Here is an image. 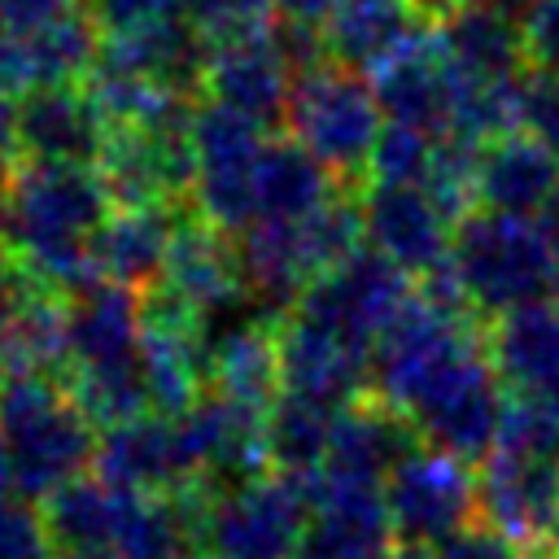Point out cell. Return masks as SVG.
Segmentation results:
<instances>
[{
	"mask_svg": "<svg viewBox=\"0 0 559 559\" xmlns=\"http://www.w3.org/2000/svg\"><path fill=\"white\" fill-rule=\"evenodd\" d=\"M52 533L44 511L31 507V498H4L0 502V559H57Z\"/></svg>",
	"mask_w": 559,
	"mask_h": 559,
	"instance_id": "74e56055",
	"label": "cell"
},
{
	"mask_svg": "<svg viewBox=\"0 0 559 559\" xmlns=\"http://www.w3.org/2000/svg\"><path fill=\"white\" fill-rule=\"evenodd\" d=\"M236 253H240L249 297H258L266 314H284L301 297V288L314 280L301 218H271V214L253 218L236 236Z\"/></svg>",
	"mask_w": 559,
	"mask_h": 559,
	"instance_id": "d4e9b609",
	"label": "cell"
},
{
	"mask_svg": "<svg viewBox=\"0 0 559 559\" xmlns=\"http://www.w3.org/2000/svg\"><path fill=\"white\" fill-rule=\"evenodd\" d=\"M411 293H415L411 275L393 258H384L376 245H362L341 266L314 275L288 310L345 336L358 349H371L380 328L406 306Z\"/></svg>",
	"mask_w": 559,
	"mask_h": 559,
	"instance_id": "52a82bcc",
	"label": "cell"
},
{
	"mask_svg": "<svg viewBox=\"0 0 559 559\" xmlns=\"http://www.w3.org/2000/svg\"><path fill=\"white\" fill-rule=\"evenodd\" d=\"M397 546L384 489L323 493L293 559H389Z\"/></svg>",
	"mask_w": 559,
	"mask_h": 559,
	"instance_id": "44dd1931",
	"label": "cell"
},
{
	"mask_svg": "<svg viewBox=\"0 0 559 559\" xmlns=\"http://www.w3.org/2000/svg\"><path fill=\"white\" fill-rule=\"evenodd\" d=\"M70 371V301L48 288H26V297L0 319V380Z\"/></svg>",
	"mask_w": 559,
	"mask_h": 559,
	"instance_id": "cb8c5ba5",
	"label": "cell"
},
{
	"mask_svg": "<svg viewBox=\"0 0 559 559\" xmlns=\"http://www.w3.org/2000/svg\"><path fill=\"white\" fill-rule=\"evenodd\" d=\"M162 284H170L201 314H218V310L240 306L249 297V284L240 271L236 236L214 227L205 214H197V205H183L175 236H170V249H166Z\"/></svg>",
	"mask_w": 559,
	"mask_h": 559,
	"instance_id": "4fadbf2b",
	"label": "cell"
},
{
	"mask_svg": "<svg viewBox=\"0 0 559 559\" xmlns=\"http://www.w3.org/2000/svg\"><path fill=\"white\" fill-rule=\"evenodd\" d=\"M485 328H489V319L450 314L415 288L371 345L367 393H376L393 411L411 415L485 341Z\"/></svg>",
	"mask_w": 559,
	"mask_h": 559,
	"instance_id": "3957f363",
	"label": "cell"
},
{
	"mask_svg": "<svg viewBox=\"0 0 559 559\" xmlns=\"http://www.w3.org/2000/svg\"><path fill=\"white\" fill-rule=\"evenodd\" d=\"M4 498H17V472H13V459H9V445L0 437V502Z\"/></svg>",
	"mask_w": 559,
	"mask_h": 559,
	"instance_id": "7dc6e473",
	"label": "cell"
},
{
	"mask_svg": "<svg viewBox=\"0 0 559 559\" xmlns=\"http://www.w3.org/2000/svg\"><path fill=\"white\" fill-rule=\"evenodd\" d=\"M524 44H528V66L537 70H559V0H537L524 17Z\"/></svg>",
	"mask_w": 559,
	"mask_h": 559,
	"instance_id": "60d3db41",
	"label": "cell"
},
{
	"mask_svg": "<svg viewBox=\"0 0 559 559\" xmlns=\"http://www.w3.org/2000/svg\"><path fill=\"white\" fill-rule=\"evenodd\" d=\"M214 4H218V0H175V9H179L183 17H192V22H197L201 13H210Z\"/></svg>",
	"mask_w": 559,
	"mask_h": 559,
	"instance_id": "816d5d0a",
	"label": "cell"
},
{
	"mask_svg": "<svg viewBox=\"0 0 559 559\" xmlns=\"http://www.w3.org/2000/svg\"><path fill=\"white\" fill-rule=\"evenodd\" d=\"M341 406L301 397V393H280L275 406L266 411V463L288 476H314L328 459L332 424Z\"/></svg>",
	"mask_w": 559,
	"mask_h": 559,
	"instance_id": "d6a6232c",
	"label": "cell"
},
{
	"mask_svg": "<svg viewBox=\"0 0 559 559\" xmlns=\"http://www.w3.org/2000/svg\"><path fill=\"white\" fill-rule=\"evenodd\" d=\"M109 122L83 92V83L31 87L17 96V157L26 162H96Z\"/></svg>",
	"mask_w": 559,
	"mask_h": 559,
	"instance_id": "2e32d148",
	"label": "cell"
},
{
	"mask_svg": "<svg viewBox=\"0 0 559 559\" xmlns=\"http://www.w3.org/2000/svg\"><path fill=\"white\" fill-rule=\"evenodd\" d=\"M140 362V288L100 280L70 297V367Z\"/></svg>",
	"mask_w": 559,
	"mask_h": 559,
	"instance_id": "7402d4cb",
	"label": "cell"
},
{
	"mask_svg": "<svg viewBox=\"0 0 559 559\" xmlns=\"http://www.w3.org/2000/svg\"><path fill=\"white\" fill-rule=\"evenodd\" d=\"M280 328V371H284V389L328 402V406H345L354 397L367 393L371 380V349L349 345L345 336L284 310L275 314Z\"/></svg>",
	"mask_w": 559,
	"mask_h": 559,
	"instance_id": "5bb4252c",
	"label": "cell"
},
{
	"mask_svg": "<svg viewBox=\"0 0 559 559\" xmlns=\"http://www.w3.org/2000/svg\"><path fill=\"white\" fill-rule=\"evenodd\" d=\"M362 210H367V245L393 258L411 280H424L428 271L450 262L454 227L428 201L424 188L371 183L362 188Z\"/></svg>",
	"mask_w": 559,
	"mask_h": 559,
	"instance_id": "e0dca14e",
	"label": "cell"
},
{
	"mask_svg": "<svg viewBox=\"0 0 559 559\" xmlns=\"http://www.w3.org/2000/svg\"><path fill=\"white\" fill-rule=\"evenodd\" d=\"M450 262L459 266L476 310L498 319L511 306L537 301L550 288L555 245L533 214H502V210H472L454 223Z\"/></svg>",
	"mask_w": 559,
	"mask_h": 559,
	"instance_id": "7a4b0ae2",
	"label": "cell"
},
{
	"mask_svg": "<svg viewBox=\"0 0 559 559\" xmlns=\"http://www.w3.org/2000/svg\"><path fill=\"white\" fill-rule=\"evenodd\" d=\"M480 520L507 533L533 559H546L550 533L559 524V459H533L511 450H489L476 472Z\"/></svg>",
	"mask_w": 559,
	"mask_h": 559,
	"instance_id": "8fae6325",
	"label": "cell"
},
{
	"mask_svg": "<svg viewBox=\"0 0 559 559\" xmlns=\"http://www.w3.org/2000/svg\"><path fill=\"white\" fill-rule=\"evenodd\" d=\"M288 135H297L341 188H367V162L380 135V100L358 70L323 61L293 74L288 92Z\"/></svg>",
	"mask_w": 559,
	"mask_h": 559,
	"instance_id": "5b68a950",
	"label": "cell"
},
{
	"mask_svg": "<svg viewBox=\"0 0 559 559\" xmlns=\"http://www.w3.org/2000/svg\"><path fill=\"white\" fill-rule=\"evenodd\" d=\"M432 26L415 0H336L323 22L332 61L349 70H376L389 52H397L415 31Z\"/></svg>",
	"mask_w": 559,
	"mask_h": 559,
	"instance_id": "f1b7e54d",
	"label": "cell"
},
{
	"mask_svg": "<svg viewBox=\"0 0 559 559\" xmlns=\"http://www.w3.org/2000/svg\"><path fill=\"white\" fill-rule=\"evenodd\" d=\"M476 170H480V144L467 140V135H441L437 148H432V166L424 175V192L428 201L445 214V223H463L472 210H480V197H476Z\"/></svg>",
	"mask_w": 559,
	"mask_h": 559,
	"instance_id": "836d02e7",
	"label": "cell"
},
{
	"mask_svg": "<svg viewBox=\"0 0 559 559\" xmlns=\"http://www.w3.org/2000/svg\"><path fill=\"white\" fill-rule=\"evenodd\" d=\"M415 4H419V13H424L432 26H437V22H445L454 9H463L467 0H415Z\"/></svg>",
	"mask_w": 559,
	"mask_h": 559,
	"instance_id": "c3c4849f",
	"label": "cell"
},
{
	"mask_svg": "<svg viewBox=\"0 0 559 559\" xmlns=\"http://www.w3.org/2000/svg\"><path fill=\"white\" fill-rule=\"evenodd\" d=\"M445 52L485 79H511L528 70V44H524V26L480 0H467L463 9H454L445 22H437Z\"/></svg>",
	"mask_w": 559,
	"mask_h": 559,
	"instance_id": "1f68e13d",
	"label": "cell"
},
{
	"mask_svg": "<svg viewBox=\"0 0 559 559\" xmlns=\"http://www.w3.org/2000/svg\"><path fill=\"white\" fill-rule=\"evenodd\" d=\"M70 9H83V0H0V35H26Z\"/></svg>",
	"mask_w": 559,
	"mask_h": 559,
	"instance_id": "b9f144b4",
	"label": "cell"
},
{
	"mask_svg": "<svg viewBox=\"0 0 559 559\" xmlns=\"http://www.w3.org/2000/svg\"><path fill=\"white\" fill-rule=\"evenodd\" d=\"M371 92L389 122H406L432 140L454 127V66L437 26L415 31L371 70Z\"/></svg>",
	"mask_w": 559,
	"mask_h": 559,
	"instance_id": "7c38bea8",
	"label": "cell"
},
{
	"mask_svg": "<svg viewBox=\"0 0 559 559\" xmlns=\"http://www.w3.org/2000/svg\"><path fill=\"white\" fill-rule=\"evenodd\" d=\"M57 559H118V555H109V550H66Z\"/></svg>",
	"mask_w": 559,
	"mask_h": 559,
	"instance_id": "db71d44e",
	"label": "cell"
},
{
	"mask_svg": "<svg viewBox=\"0 0 559 559\" xmlns=\"http://www.w3.org/2000/svg\"><path fill=\"white\" fill-rule=\"evenodd\" d=\"M0 437L9 445L22 498H48L66 480L83 476L100 441L70 389L52 376L0 380Z\"/></svg>",
	"mask_w": 559,
	"mask_h": 559,
	"instance_id": "6da1fadb",
	"label": "cell"
},
{
	"mask_svg": "<svg viewBox=\"0 0 559 559\" xmlns=\"http://www.w3.org/2000/svg\"><path fill=\"white\" fill-rule=\"evenodd\" d=\"M480 4H489V9H498V13H507V17H515V22L524 26V17H528V9H533L537 0H480Z\"/></svg>",
	"mask_w": 559,
	"mask_h": 559,
	"instance_id": "f907efd6",
	"label": "cell"
},
{
	"mask_svg": "<svg viewBox=\"0 0 559 559\" xmlns=\"http://www.w3.org/2000/svg\"><path fill=\"white\" fill-rule=\"evenodd\" d=\"M432 559H533L528 550H520L507 533H498L485 520H472L463 528H454L445 542H437Z\"/></svg>",
	"mask_w": 559,
	"mask_h": 559,
	"instance_id": "ab89813d",
	"label": "cell"
},
{
	"mask_svg": "<svg viewBox=\"0 0 559 559\" xmlns=\"http://www.w3.org/2000/svg\"><path fill=\"white\" fill-rule=\"evenodd\" d=\"M280 17H297V22H328V13L336 9V0H271Z\"/></svg>",
	"mask_w": 559,
	"mask_h": 559,
	"instance_id": "f6af8a7d",
	"label": "cell"
},
{
	"mask_svg": "<svg viewBox=\"0 0 559 559\" xmlns=\"http://www.w3.org/2000/svg\"><path fill=\"white\" fill-rule=\"evenodd\" d=\"M83 9L96 17L100 31H122V26H135L144 17L170 13L175 0H83Z\"/></svg>",
	"mask_w": 559,
	"mask_h": 559,
	"instance_id": "7bdbcfd3",
	"label": "cell"
},
{
	"mask_svg": "<svg viewBox=\"0 0 559 559\" xmlns=\"http://www.w3.org/2000/svg\"><path fill=\"white\" fill-rule=\"evenodd\" d=\"M546 559H559V524H555V533H550V550H546Z\"/></svg>",
	"mask_w": 559,
	"mask_h": 559,
	"instance_id": "9f6ffc18",
	"label": "cell"
},
{
	"mask_svg": "<svg viewBox=\"0 0 559 559\" xmlns=\"http://www.w3.org/2000/svg\"><path fill=\"white\" fill-rule=\"evenodd\" d=\"M100 26L87 9H70L48 26H35L26 35H0V74L13 92L74 83L92 70L100 52Z\"/></svg>",
	"mask_w": 559,
	"mask_h": 559,
	"instance_id": "ac0fdd59",
	"label": "cell"
},
{
	"mask_svg": "<svg viewBox=\"0 0 559 559\" xmlns=\"http://www.w3.org/2000/svg\"><path fill=\"white\" fill-rule=\"evenodd\" d=\"M266 144V127L253 122L249 114L201 100L192 118V157H197V183H192V205L205 214L214 227L240 236L258 218V157Z\"/></svg>",
	"mask_w": 559,
	"mask_h": 559,
	"instance_id": "8992f818",
	"label": "cell"
},
{
	"mask_svg": "<svg viewBox=\"0 0 559 559\" xmlns=\"http://www.w3.org/2000/svg\"><path fill=\"white\" fill-rule=\"evenodd\" d=\"M92 166L100 170L114 205H192V131L109 127Z\"/></svg>",
	"mask_w": 559,
	"mask_h": 559,
	"instance_id": "30bf717a",
	"label": "cell"
},
{
	"mask_svg": "<svg viewBox=\"0 0 559 559\" xmlns=\"http://www.w3.org/2000/svg\"><path fill=\"white\" fill-rule=\"evenodd\" d=\"M498 450L511 454H533V459H559V411L542 393L507 389L502 406V428H498Z\"/></svg>",
	"mask_w": 559,
	"mask_h": 559,
	"instance_id": "e575fe53",
	"label": "cell"
},
{
	"mask_svg": "<svg viewBox=\"0 0 559 559\" xmlns=\"http://www.w3.org/2000/svg\"><path fill=\"white\" fill-rule=\"evenodd\" d=\"M210 480H188L170 493H140L118 537V559H201V502Z\"/></svg>",
	"mask_w": 559,
	"mask_h": 559,
	"instance_id": "f546056e",
	"label": "cell"
},
{
	"mask_svg": "<svg viewBox=\"0 0 559 559\" xmlns=\"http://www.w3.org/2000/svg\"><path fill=\"white\" fill-rule=\"evenodd\" d=\"M183 205H118L92 236V262L100 280L127 288H153L166 266V249L175 236Z\"/></svg>",
	"mask_w": 559,
	"mask_h": 559,
	"instance_id": "ffe728a7",
	"label": "cell"
},
{
	"mask_svg": "<svg viewBox=\"0 0 559 559\" xmlns=\"http://www.w3.org/2000/svg\"><path fill=\"white\" fill-rule=\"evenodd\" d=\"M135 498L140 493L105 480L100 472H83L44 498V520L61 550H114Z\"/></svg>",
	"mask_w": 559,
	"mask_h": 559,
	"instance_id": "4316f807",
	"label": "cell"
},
{
	"mask_svg": "<svg viewBox=\"0 0 559 559\" xmlns=\"http://www.w3.org/2000/svg\"><path fill=\"white\" fill-rule=\"evenodd\" d=\"M432 148L437 140L406 127V122H389L376 135L371 162H367V188L371 183H389V188H419L428 166H432Z\"/></svg>",
	"mask_w": 559,
	"mask_h": 559,
	"instance_id": "d590c367",
	"label": "cell"
},
{
	"mask_svg": "<svg viewBox=\"0 0 559 559\" xmlns=\"http://www.w3.org/2000/svg\"><path fill=\"white\" fill-rule=\"evenodd\" d=\"M550 297H555V310H559V249H555V271H550Z\"/></svg>",
	"mask_w": 559,
	"mask_h": 559,
	"instance_id": "11a10c76",
	"label": "cell"
},
{
	"mask_svg": "<svg viewBox=\"0 0 559 559\" xmlns=\"http://www.w3.org/2000/svg\"><path fill=\"white\" fill-rule=\"evenodd\" d=\"M502 406H507V380L489 354V336L406 415L419 441L463 459L480 463L502 428Z\"/></svg>",
	"mask_w": 559,
	"mask_h": 559,
	"instance_id": "ba28073f",
	"label": "cell"
},
{
	"mask_svg": "<svg viewBox=\"0 0 559 559\" xmlns=\"http://www.w3.org/2000/svg\"><path fill=\"white\" fill-rule=\"evenodd\" d=\"M92 467L131 493H170V489L197 480L179 419L157 415V411L153 415L144 411L127 424L105 428L96 441Z\"/></svg>",
	"mask_w": 559,
	"mask_h": 559,
	"instance_id": "9a60e30c",
	"label": "cell"
},
{
	"mask_svg": "<svg viewBox=\"0 0 559 559\" xmlns=\"http://www.w3.org/2000/svg\"><path fill=\"white\" fill-rule=\"evenodd\" d=\"M275 17L280 13L271 0H218L210 13L197 17V31H201L205 48H231V44L271 39Z\"/></svg>",
	"mask_w": 559,
	"mask_h": 559,
	"instance_id": "8d00e7d4",
	"label": "cell"
},
{
	"mask_svg": "<svg viewBox=\"0 0 559 559\" xmlns=\"http://www.w3.org/2000/svg\"><path fill=\"white\" fill-rule=\"evenodd\" d=\"M288 92H293V70L284 66L271 39L210 48V61L201 74L205 100L231 105L253 122H262L266 131H280L288 122Z\"/></svg>",
	"mask_w": 559,
	"mask_h": 559,
	"instance_id": "d6986e66",
	"label": "cell"
},
{
	"mask_svg": "<svg viewBox=\"0 0 559 559\" xmlns=\"http://www.w3.org/2000/svg\"><path fill=\"white\" fill-rule=\"evenodd\" d=\"M341 183L332 179V170L297 140V135H266L262 157H258V175H253V192H258V218H306L310 210H319Z\"/></svg>",
	"mask_w": 559,
	"mask_h": 559,
	"instance_id": "4dcf8cb0",
	"label": "cell"
},
{
	"mask_svg": "<svg viewBox=\"0 0 559 559\" xmlns=\"http://www.w3.org/2000/svg\"><path fill=\"white\" fill-rule=\"evenodd\" d=\"M489 354L507 389L550 393L559 384V310L546 301H524L489 319Z\"/></svg>",
	"mask_w": 559,
	"mask_h": 559,
	"instance_id": "83f0119b",
	"label": "cell"
},
{
	"mask_svg": "<svg viewBox=\"0 0 559 559\" xmlns=\"http://www.w3.org/2000/svg\"><path fill=\"white\" fill-rule=\"evenodd\" d=\"M397 546H437L476 515V476L463 459L419 441L384 480Z\"/></svg>",
	"mask_w": 559,
	"mask_h": 559,
	"instance_id": "9c48e42d",
	"label": "cell"
},
{
	"mask_svg": "<svg viewBox=\"0 0 559 559\" xmlns=\"http://www.w3.org/2000/svg\"><path fill=\"white\" fill-rule=\"evenodd\" d=\"M524 127L559 157V70L528 66V74H524Z\"/></svg>",
	"mask_w": 559,
	"mask_h": 559,
	"instance_id": "f35d334b",
	"label": "cell"
},
{
	"mask_svg": "<svg viewBox=\"0 0 559 559\" xmlns=\"http://www.w3.org/2000/svg\"><path fill=\"white\" fill-rule=\"evenodd\" d=\"M26 288H31V280H26V271H22V258H17V249L9 245V236H0V319L26 297Z\"/></svg>",
	"mask_w": 559,
	"mask_h": 559,
	"instance_id": "ee69618b",
	"label": "cell"
},
{
	"mask_svg": "<svg viewBox=\"0 0 559 559\" xmlns=\"http://www.w3.org/2000/svg\"><path fill=\"white\" fill-rule=\"evenodd\" d=\"M13 127H17V100H13V87H9V79L0 74V148H17V140H13Z\"/></svg>",
	"mask_w": 559,
	"mask_h": 559,
	"instance_id": "bcb514c9",
	"label": "cell"
},
{
	"mask_svg": "<svg viewBox=\"0 0 559 559\" xmlns=\"http://www.w3.org/2000/svg\"><path fill=\"white\" fill-rule=\"evenodd\" d=\"M210 389L240 406H253V411L275 406V397L284 393L275 314L236 323L218 341H210Z\"/></svg>",
	"mask_w": 559,
	"mask_h": 559,
	"instance_id": "484cf974",
	"label": "cell"
},
{
	"mask_svg": "<svg viewBox=\"0 0 559 559\" xmlns=\"http://www.w3.org/2000/svg\"><path fill=\"white\" fill-rule=\"evenodd\" d=\"M310 511V476L258 472L210 485L197 520L201 559H293Z\"/></svg>",
	"mask_w": 559,
	"mask_h": 559,
	"instance_id": "277c9868",
	"label": "cell"
},
{
	"mask_svg": "<svg viewBox=\"0 0 559 559\" xmlns=\"http://www.w3.org/2000/svg\"><path fill=\"white\" fill-rule=\"evenodd\" d=\"M389 559H432V555H428V546H393Z\"/></svg>",
	"mask_w": 559,
	"mask_h": 559,
	"instance_id": "f5cc1de1",
	"label": "cell"
},
{
	"mask_svg": "<svg viewBox=\"0 0 559 559\" xmlns=\"http://www.w3.org/2000/svg\"><path fill=\"white\" fill-rule=\"evenodd\" d=\"M555 183H559V157L533 131H511L480 144L476 197L485 210L542 214Z\"/></svg>",
	"mask_w": 559,
	"mask_h": 559,
	"instance_id": "603a6c76",
	"label": "cell"
},
{
	"mask_svg": "<svg viewBox=\"0 0 559 559\" xmlns=\"http://www.w3.org/2000/svg\"><path fill=\"white\" fill-rule=\"evenodd\" d=\"M542 227H546L550 245L559 249V183H555V192H550V201H546V210H542Z\"/></svg>",
	"mask_w": 559,
	"mask_h": 559,
	"instance_id": "681fc988",
	"label": "cell"
}]
</instances>
